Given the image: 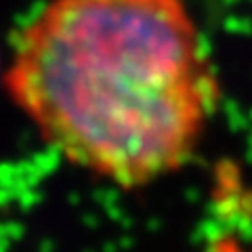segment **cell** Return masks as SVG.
Returning a JSON list of instances; mask_svg holds the SVG:
<instances>
[{
	"instance_id": "6da1fadb",
	"label": "cell",
	"mask_w": 252,
	"mask_h": 252,
	"mask_svg": "<svg viewBox=\"0 0 252 252\" xmlns=\"http://www.w3.org/2000/svg\"><path fill=\"white\" fill-rule=\"evenodd\" d=\"M6 89L63 160L122 189L183 168L220 103L185 0H51L19 32Z\"/></svg>"
}]
</instances>
